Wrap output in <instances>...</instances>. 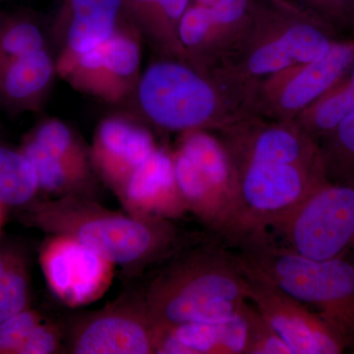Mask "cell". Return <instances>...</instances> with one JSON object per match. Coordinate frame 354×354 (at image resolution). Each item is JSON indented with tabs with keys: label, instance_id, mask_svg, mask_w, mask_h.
<instances>
[{
	"label": "cell",
	"instance_id": "cell-13",
	"mask_svg": "<svg viewBox=\"0 0 354 354\" xmlns=\"http://www.w3.org/2000/svg\"><path fill=\"white\" fill-rule=\"evenodd\" d=\"M41 264L53 295L71 308L104 297L113 283L115 266L64 235H50L41 249Z\"/></svg>",
	"mask_w": 354,
	"mask_h": 354
},
{
	"label": "cell",
	"instance_id": "cell-31",
	"mask_svg": "<svg viewBox=\"0 0 354 354\" xmlns=\"http://www.w3.org/2000/svg\"><path fill=\"white\" fill-rule=\"evenodd\" d=\"M297 6L302 7L317 17L324 15L337 16L348 12L353 8L354 0H290Z\"/></svg>",
	"mask_w": 354,
	"mask_h": 354
},
{
	"label": "cell",
	"instance_id": "cell-29",
	"mask_svg": "<svg viewBox=\"0 0 354 354\" xmlns=\"http://www.w3.org/2000/svg\"><path fill=\"white\" fill-rule=\"evenodd\" d=\"M41 322L36 312H20L0 322V353H15L27 339L32 330Z\"/></svg>",
	"mask_w": 354,
	"mask_h": 354
},
{
	"label": "cell",
	"instance_id": "cell-17",
	"mask_svg": "<svg viewBox=\"0 0 354 354\" xmlns=\"http://www.w3.org/2000/svg\"><path fill=\"white\" fill-rule=\"evenodd\" d=\"M115 195L125 213L134 218L174 221L188 212L177 186L172 153L158 147Z\"/></svg>",
	"mask_w": 354,
	"mask_h": 354
},
{
	"label": "cell",
	"instance_id": "cell-4",
	"mask_svg": "<svg viewBox=\"0 0 354 354\" xmlns=\"http://www.w3.org/2000/svg\"><path fill=\"white\" fill-rule=\"evenodd\" d=\"M36 225L50 235H64L100 254L125 271L136 272L174 255L181 234L174 221L138 218L113 211L93 197L67 196L41 203Z\"/></svg>",
	"mask_w": 354,
	"mask_h": 354
},
{
	"label": "cell",
	"instance_id": "cell-8",
	"mask_svg": "<svg viewBox=\"0 0 354 354\" xmlns=\"http://www.w3.org/2000/svg\"><path fill=\"white\" fill-rule=\"evenodd\" d=\"M269 234L311 259L346 255L354 242V180L328 181Z\"/></svg>",
	"mask_w": 354,
	"mask_h": 354
},
{
	"label": "cell",
	"instance_id": "cell-15",
	"mask_svg": "<svg viewBox=\"0 0 354 354\" xmlns=\"http://www.w3.org/2000/svg\"><path fill=\"white\" fill-rule=\"evenodd\" d=\"M127 22L125 0H59L48 26L57 65L100 46Z\"/></svg>",
	"mask_w": 354,
	"mask_h": 354
},
{
	"label": "cell",
	"instance_id": "cell-6",
	"mask_svg": "<svg viewBox=\"0 0 354 354\" xmlns=\"http://www.w3.org/2000/svg\"><path fill=\"white\" fill-rule=\"evenodd\" d=\"M131 97L147 124L178 134L215 132L250 113L215 76L176 58L149 65Z\"/></svg>",
	"mask_w": 354,
	"mask_h": 354
},
{
	"label": "cell",
	"instance_id": "cell-12",
	"mask_svg": "<svg viewBox=\"0 0 354 354\" xmlns=\"http://www.w3.org/2000/svg\"><path fill=\"white\" fill-rule=\"evenodd\" d=\"M256 0H218L212 6L192 3L179 26L188 64L211 73L244 39L255 14Z\"/></svg>",
	"mask_w": 354,
	"mask_h": 354
},
{
	"label": "cell",
	"instance_id": "cell-27",
	"mask_svg": "<svg viewBox=\"0 0 354 354\" xmlns=\"http://www.w3.org/2000/svg\"><path fill=\"white\" fill-rule=\"evenodd\" d=\"M245 354H292L286 342L251 302Z\"/></svg>",
	"mask_w": 354,
	"mask_h": 354
},
{
	"label": "cell",
	"instance_id": "cell-19",
	"mask_svg": "<svg viewBox=\"0 0 354 354\" xmlns=\"http://www.w3.org/2000/svg\"><path fill=\"white\" fill-rule=\"evenodd\" d=\"M58 76L50 48L0 67V108L12 114L37 111Z\"/></svg>",
	"mask_w": 354,
	"mask_h": 354
},
{
	"label": "cell",
	"instance_id": "cell-14",
	"mask_svg": "<svg viewBox=\"0 0 354 354\" xmlns=\"http://www.w3.org/2000/svg\"><path fill=\"white\" fill-rule=\"evenodd\" d=\"M248 300L292 354H339L348 351L335 330L314 310L278 286L247 276Z\"/></svg>",
	"mask_w": 354,
	"mask_h": 354
},
{
	"label": "cell",
	"instance_id": "cell-24",
	"mask_svg": "<svg viewBox=\"0 0 354 354\" xmlns=\"http://www.w3.org/2000/svg\"><path fill=\"white\" fill-rule=\"evenodd\" d=\"M53 157L84 171H92L90 146L64 121L50 118L39 123L27 137ZM95 174V172H94Z\"/></svg>",
	"mask_w": 354,
	"mask_h": 354
},
{
	"label": "cell",
	"instance_id": "cell-30",
	"mask_svg": "<svg viewBox=\"0 0 354 354\" xmlns=\"http://www.w3.org/2000/svg\"><path fill=\"white\" fill-rule=\"evenodd\" d=\"M62 328L55 323H39L18 348L20 354L57 353L62 344Z\"/></svg>",
	"mask_w": 354,
	"mask_h": 354
},
{
	"label": "cell",
	"instance_id": "cell-10",
	"mask_svg": "<svg viewBox=\"0 0 354 354\" xmlns=\"http://www.w3.org/2000/svg\"><path fill=\"white\" fill-rule=\"evenodd\" d=\"M141 41L127 22L100 46L57 65L58 76L83 94L120 104L132 97L141 78Z\"/></svg>",
	"mask_w": 354,
	"mask_h": 354
},
{
	"label": "cell",
	"instance_id": "cell-18",
	"mask_svg": "<svg viewBox=\"0 0 354 354\" xmlns=\"http://www.w3.org/2000/svg\"><path fill=\"white\" fill-rule=\"evenodd\" d=\"M247 301L234 316L218 322L187 323L157 329V354H245Z\"/></svg>",
	"mask_w": 354,
	"mask_h": 354
},
{
	"label": "cell",
	"instance_id": "cell-32",
	"mask_svg": "<svg viewBox=\"0 0 354 354\" xmlns=\"http://www.w3.org/2000/svg\"><path fill=\"white\" fill-rule=\"evenodd\" d=\"M8 270L9 268H7L6 261L0 257V281H1V279L6 276V272L8 271Z\"/></svg>",
	"mask_w": 354,
	"mask_h": 354
},
{
	"label": "cell",
	"instance_id": "cell-35",
	"mask_svg": "<svg viewBox=\"0 0 354 354\" xmlns=\"http://www.w3.org/2000/svg\"><path fill=\"white\" fill-rule=\"evenodd\" d=\"M6 2V0H0V13L2 12V6H3V3Z\"/></svg>",
	"mask_w": 354,
	"mask_h": 354
},
{
	"label": "cell",
	"instance_id": "cell-1",
	"mask_svg": "<svg viewBox=\"0 0 354 354\" xmlns=\"http://www.w3.org/2000/svg\"><path fill=\"white\" fill-rule=\"evenodd\" d=\"M215 135L230 156L239 189L232 247L271 232L328 183L318 143L295 121L247 113Z\"/></svg>",
	"mask_w": 354,
	"mask_h": 354
},
{
	"label": "cell",
	"instance_id": "cell-3",
	"mask_svg": "<svg viewBox=\"0 0 354 354\" xmlns=\"http://www.w3.org/2000/svg\"><path fill=\"white\" fill-rule=\"evenodd\" d=\"M334 44L321 18L302 7L290 0H256L248 32L236 50L209 74L250 111L259 84L288 67L324 57Z\"/></svg>",
	"mask_w": 354,
	"mask_h": 354
},
{
	"label": "cell",
	"instance_id": "cell-22",
	"mask_svg": "<svg viewBox=\"0 0 354 354\" xmlns=\"http://www.w3.org/2000/svg\"><path fill=\"white\" fill-rule=\"evenodd\" d=\"M48 48V26L36 15L25 10L0 13V67Z\"/></svg>",
	"mask_w": 354,
	"mask_h": 354
},
{
	"label": "cell",
	"instance_id": "cell-20",
	"mask_svg": "<svg viewBox=\"0 0 354 354\" xmlns=\"http://www.w3.org/2000/svg\"><path fill=\"white\" fill-rule=\"evenodd\" d=\"M191 0H125V15L142 39L162 57L187 62L179 39V26Z\"/></svg>",
	"mask_w": 354,
	"mask_h": 354
},
{
	"label": "cell",
	"instance_id": "cell-26",
	"mask_svg": "<svg viewBox=\"0 0 354 354\" xmlns=\"http://www.w3.org/2000/svg\"><path fill=\"white\" fill-rule=\"evenodd\" d=\"M328 181L354 180V113L318 141Z\"/></svg>",
	"mask_w": 354,
	"mask_h": 354
},
{
	"label": "cell",
	"instance_id": "cell-9",
	"mask_svg": "<svg viewBox=\"0 0 354 354\" xmlns=\"http://www.w3.org/2000/svg\"><path fill=\"white\" fill-rule=\"evenodd\" d=\"M353 62V44L335 43L324 57L288 67L259 84L251 113L272 120L295 121L330 91Z\"/></svg>",
	"mask_w": 354,
	"mask_h": 354
},
{
	"label": "cell",
	"instance_id": "cell-7",
	"mask_svg": "<svg viewBox=\"0 0 354 354\" xmlns=\"http://www.w3.org/2000/svg\"><path fill=\"white\" fill-rule=\"evenodd\" d=\"M172 151L174 174L187 211L232 246L239 223V196L232 160L214 133L184 132Z\"/></svg>",
	"mask_w": 354,
	"mask_h": 354
},
{
	"label": "cell",
	"instance_id": "cell-25",
	"mask_svg": "<svg viewBox=\"0 0 354 354\" xmlns=\"http://www.w3.org/2000/svg\"><path fill=\"white\" fill-rule=\"evenodd\" d=\"M38 190L36 172L22 151L0 145V204H27Z\"/></svg>",
	"mask_w": 354,
	"mask_h": 354
},
{
	"label": "cell",
	"instance_id": "cell-21",
	"mask_svg": "<svg viewBox=\"0 0 354 354\" xmlns=\"http://www.w3.org/2000/svg\"><path fill=\"white\" fill-rule=\"evenodd\" d=\"M21 151L36 172L39 190L53 195V199L67 196L93 197L94 172L84 171L53 157L29 139H26Z\"/></svg>",
	"mask_w": 354,
	"mask_h": 354
},
{
	"label": "cell",
	"instance_id": "cell-23",
	"mask_svg": "<svg viewBox=\"0 0 354 354\" xmlns=\"http://www.w3.org/2000/svg\"><path fill=\"white\" fill-rule=\"evenodd\" d=\"M354 113V62L351 78L335 92H328L322 99L298 116L295 122L309 137L319 140L333 131L344 118Z\"/></svg>",
	"mask_w": 354,
	"mask_h": 354
},
{
	"label": "cell",
	"instance_id": "cell-5",
	"mask_svg": "<svg viewBox=\"0 0 354 354\" xmlns=\"http://www.w3.org/2000/svg\"><path fill=\"white\" fill-rule=\"evenodd\" d=\"M235 248L244 274L278 286L314 310L354 351V264L348 256L311 259L281 245L269 232Z\"/></svg>",
	"mask_w": 354,
	"mask_h": 354
},
{
	"label": "cell",
	"instance_id": "cell-28",
	"mask_svg": "<svg viewBox=\"0 0 354 354\" xmlns=\"http://www.w3.org/2000/svg\"><path fill=\"white\" fill-rule=\"evenodd\" d=\"M28 283L22 272L9 269L0 281V322L24 311Z\"/></svg>",
	"mask_w": 354,
	"mask_h": 354
},
{
	"label": "cell",
	"instance_id": "cell-16",
	"mask_svg": "<svg viewBox=\"0 0 354 354\" xmlns=\"http://www.w3.org/2000/svg\"><path fill=\"white\" fill-rule=\"evenodd\" d=\"M158 146L141 120L125 114L106 116L95 128L90 145L95 176L116 194Z\"/></svg>",
	"mask_w": 354,
	"mask_h": 354
},
{
	"label": "cell",
	"instance_id": "cell-34",
	"mask_svg": "<svg viewBox=\"0 0 354 354\" xmlns=\"http://www.w3.org/2000/svg\"><path fill=\"white\" fill-rule=\"evenodd\" d=\"M346 256L349 258V260L354 264V242L353 245H351V248L348 249V252L346 254Z\"/></svg>",
	"mask_w": 354,
	"mask_h": 354
},
{
	"label": "cell",
	"instance_id": "cell-33",
	"mask_svg": "<svg viewBox=\"0 0 354 354\" xmlns=\"http://www.w3.org/2000/svg\"><path fill=\"white\" fill-rule=\"evenodd\" d=\"M218 1V0H191L192 3L201 4V6H212Z\"/></svg>",
	"mask_w": 354,
	"mask_h": 354
},
{
	"label": "cell",
	"instance_id": "cell-11",
	"mask_svg": "<svg viewBox=\"0 0 354 354\" xmlns=\"http://www.w3.org/2000/svg\"><path fill=\"white\" fill-rule=\"evenodd\" d=\"M156 339L145 297L127 295L77 321L67 349L74 354H152Z\"/></svg>",
	"mask_w": 354,
	"mask_h": 354
},
{
	"label": "cell",
	"instance_id": "cell-2",
	"mask_svg": "<svg viewBox=\"0 0 354 354\" xmlns=\"http://www.w3.org/2000/svg\"><path fill=\"white\" fill-rule=\"evenodd\" d=\"M144 297L156 329L218 322L249 301L248 281L235 253L205 245L174 257Z\"/></svg>",
	"mask_w": 354,
	"mask_h": 354
}]
</instances>
